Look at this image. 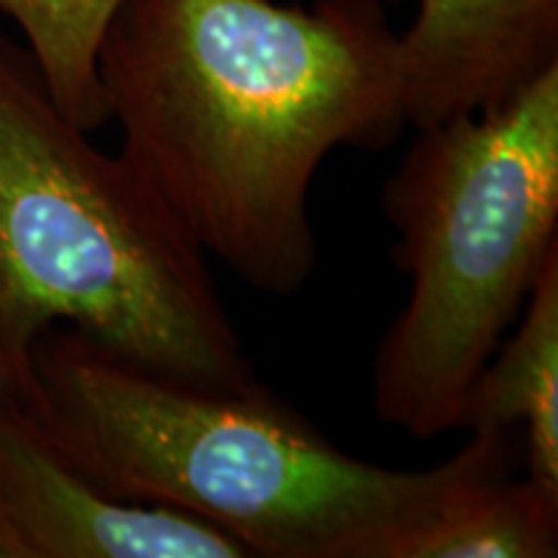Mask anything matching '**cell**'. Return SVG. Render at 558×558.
Masks as SVG:
<instances>
[{
  "label": "cell",
  "mask_w": 558,
  "mask_h": 558,
  "mask_svg": "<svg viewBox=\"0 0 558 558\" xmlns=\"http://www.w3.org/2000/svg\"><path fill=\"white\" fill-rule=\"evenodd\" d=\"M401 54L409 124L478 114L558 65V0H416Z\"/></svg>",
  "instance_id": "obj_6"
},
{
  "label": "cell",
  "mask_w": 558,
  "mask_h": 558,
  "mask_svg": "<svg viewBox=\"0 0 558 558\" xmlns=\"http://www.w3.org/2000/svg\"><path fill=\"white\" fill-rule=\"evenodd\" d=\"M16 407L90 484L207 522L248 558H403L460 494L518 458V435H469L432 469H386L339 450L267 388L166 378L65 326L37 341Z\"/></svg>",
  "instance_id": "obj_2"
},
{
  "label": "cell",
  "mask_w": 558,
  "mask_h": 558,
  "mask_svg": "<svg viewBox=\"0 0 558 558\" xmlns=\"http://www.w3.org/2000/svg\"><path fill=\"white\" fill-rule=\"evenodd\" d=\"M558 492L530 476H492L471 486L418 533L403 558H554Z\"/></svg>",
  "instance_id": "obj_8"
},
{
  "label": "cell",
  "mask_w": 558,
  "mask_h": 558,
  "mask_svg": "<svg viewBox=\"0 0 558 558\" xmlns=\"http://www.w3.org/2000/svg\"><path fill=\"white\" fill-rule=\"evenodd\" d=\"M0 520L21 558H248L207 522L90 484L9 396H0Z\"/></svg>",
  "instance_id": "obj_5"
},
{
  "label": "cell",
  "mask_w": 558,
  "mask_h": 558,
  "mask_svg": "<svg viewBox=\"0 0 558 558\" xmlns=\"http://www.w3.org/2000/svg\"><path fill=\"white\" fill-rule=\"evenodd\" d=\"M383 186L409 300L373 365L383 422L460 429L473 380L558 254V65L512 99L416 130Z\"/></svg>",
  "instance_id": "obj_4"
},
{
  "label": "cell",
  "mask_w": 558,
  "mask_h": 558,
  "mask_svg": "<svg viewBox=\"0 0 558 558\" xmlns=\"http://www.w3.org/2000/svg\"><path fill=\"white\" fill-rule=\"evenodd\" d=\"M0 558H21L16 543H13L11 533L5 530L3 520H0Z\"/></svg>",
  "instance_id": "obj_10"
},
{
  "label": "cell",
  "mask_w": 558,
  "mask_h": 558,
  "mask_svg": "<svg viewBox=\"0 0 558 558\" xmlns=\"http://www.w3.org/2000/svg\"><path fill=\"white\" fill-rule=\"evenodd\" d=\"M0 396H5V393H3V386H0Z\"/></svg>",
  "instance_id": "obj_11"
},
{
  "label": "cell",
  "mask_w": 558,
  "mask_h": 558,
  "mask_svg": "<svg viewBox=\"0 0 558 558\" xmlns=\"http://www.w3.org/2000/svg\"><path fill=\"white\" fill-rule=\"evenodd\" d=\"M460 429L522 432L527 476L558 492V254L550 256L509 337L473 380Z\"/></svg>",
  "instance_id": "obj_7"
},
{
  "label": "cell",
  "mask_w": 558,
  "mask_h": 558,
  "mask_svg": "<svg viewBox=\"0 0 558 558\" xmlns=\"http://www.w3.org/2000/svg\"><path fill=\"white\" fill-rule=\"evenodd\" d=\"M0 34V386L32 393L37 341L65 326L150 373L256 390L207 254L120 150L96 148Z\"/></svg>",
  "instance_id": "obj_3"
},
{
  "label": "cell",
  "mask_w": 558,
  "mask_h": 558,
  "mask_svg": "<svg viewBox=\"0 0 558 558\" xmlns=\"http://www.w3.org/2000/svg\"><path fill=\"white\" fill-rule=\"evenodd\" d=\"M388 3H396V0H388Z\"/></svg>",
  "instance_id": "obj_12"
},
{
  "label": "cell",
  "mask_w": 558,
  "mask_h": 558,
  "mask_svg": "<svg viewBox=\"0 0 558 558\" xmlns=\"http://www.w3.org/2000/svg\"><path fill=\"white\" fill-rule=\"evenodd\" d=\"M122 0H0L16 21L47 94L81 130L109 122L99 83V47Z\"/></svg>",
  "instance_id": "obj_9"
},
{
  "label": "cell",
  "mask_w": 558,
  "mask_h": 558,
  "mask_svg": "<svg viewBox=\"0 0 558 558\" xmlns=\"http://www.w3.org/2000/svg\"><path fill=\"white\" fill-rule=\"evenodd\" d=\"M96 68L124 156L207 259L271 298L316 271L320 163L409 124L383 0H122Z\"/></svg>",
  "instance_id": "obj_1"
}]
</instances>
